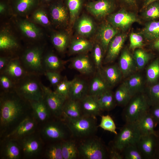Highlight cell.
Here are the masks:
<instances>
[{"label":"cell","instance_id":"7dc6e473","mask_svg":"<svg viewBox=\"0 0 159 159\" xmlns=\"http://www.w3.org/2000/svg\"><path fill=\"white\" fill-rule=\"evenodd\" d=\"M147 77L150 82L156 81L159 76V60L157 59L152 63L147 70Z\"/></svg>","mask_w":159,"mask_h":159},{"label":"cell","instance_id":"8fae6325","mask_svg":"<svg viewBox=\"0 0 159 159\" xmlns=\"http://www.w3.org/2000/svg\"><path fill=\"white\" fill-rule=\"evenodd\" d=\"M42 50L41 48L35 47L27 50L23 57L25 66L34 72H41L43 69Z\"/></svg>","mask_w":159,"mask_h":159},{"label":"cell","instance_id":"6f0895ef","mask_svg":"<svg viewBox=\"0 0 159 159\" xmlns=\"http://www.w3.org/2000/svg\"><path fill=\"white\" fill-rule=\"evenodd\" d=\"M108 150V158L110 159H123L121 153L115 149L111 145Z\"/></svg>","mask_w":159,"mask_h":159},{"label":"cell","instance_id":"ab89813d","mask_svg":"<svg viewBox=\"0 0 159 159\" xmlns=\"http://www.w3.org/2000/svg\"><path fill=\"white\" fill-rule=\"evenodd\" d=\"M92 48V44L89 41L83 39L73 41L71 43L70 49L74 53L82 52L88 51Z\"/></svg>","mask_w":159,"mask_h":159},{"label":"cell","instance_id":"11a10c76","mask_svg":"<svg viewBox=\"0 0 159 159\" xmlns=\"http://www.w3.org/2000/svg\"><path fill=\"white\" fill-rule=\"evenodd\" d=\"M0 84L2 88L4 90H8L13 87L14 85L13 81L7 76L2 74L0 77Z\"/></svg>","mask_w":159,"mask_h":159},{"label":"cell","instance_id":"60d3db41","mask_svg":"<svg viewBox=\"0 0 159 159\" xmlns=\"http://www.w3.org/2000/svg\"><path fill=\"white\" fill-rule=\"evenodd\" d=\"M44 63L47 71L56 72L62 66L61 61L59 58L52 53L48 54L45 57Z\"/></svg>","mask_w":159,"mask_h":159},{"label":"cell","instance_id":"4fadbf2b","mask_svg":"<svg viewBox=\"0 0 159 159\" xmlns=\"http://www.w3.org/2000/svg\"><path fill=\"white\" fill-rule=\"evenodd\" d=\"M2 72L3 74L7 76L13 81L17 82L28 75L18 59L9 60Z\"/></svg>","mask_w":159,"mask_h":159},{"label":"cell","instance_id":"9c48e42d","mask_svg":"<svg viewBox=\"0 0 159 159\" xmlns=\"http://www.w3.org/2000/svg\"><path fill=\"white\" fill-rule=\"evenodd\" d=\"M116 3L115 0H95L85 4L87 10L95 17L102 18L109 14L115 9Z\"/></svg>","mask_w":159,"mask_h":159},{"label":"cell","instance_id":"8992f818","mask_svg":"<svg viewBox=\"0 0 159 159\" xmlns=\"http://www.w3.org/2000/svg\"><path fill=\"white\" fill-rule=\"evenodd\" d=\"M79 154L85 159H105L108 158V150L98 139H91L81 143Z\"/></svg>","mask_w":159,"mask_h":159},{"label":"cell","instance_id":"f907efd6","mask_svg":"<svg viewBox=\"0 0 159 159\" xmlns=\"http://www.w3.org/2000/svg\"><path fill=\"white\" fill-rule=\"evenodd\" d=\"M150 106L159 104V84L153 86L146 95Z\"/></svg>","mask_w":159,"mask_h":159},{"label":"cell","instance_id":"4dcf8cb0","mask_svg":"<svg viewBox=\"0 0 159 159\" xmlns=\"http://www.w3.org/2000/svg\"><path fill=\"white\" fill-rule=\"evenodd\" d=\"M98 103L102 111H109L113 109L117 105L114 94L110 90L97 97Z\"/></svg>","mask_w":159,"mask_h":159},{"label":"cell","instance_id":"9a60e30c","mask_svg":"<svg viewBox=\"0 0 159 159\" xmlns=\"http://www.w3.org/2000/svg\"><path fill=\"white\" fill-rule=\"evenodd\" d=\"M80 100L83 115L95 117L100 114L102 111L97 97L90 95H86Z\"/></svg>","mask_w":159,"mask_h":159},{"label":"cell","instance_id":"db71d44e","mask_svg":"<svg viewBox=\"0 0 159 159\" xmlns=\"http://www.w3.org/2000/svg\"><path fill=\"white\" fill-rule=\"evenodd\" d=\"M45 75L50 83L53 85L57 86L61 82V76L57 72L47 71Z\"/></svg>","mask_w":159,"mask_h":159},{"label":"cell","instance_id":"52a82bcc","mask_svg":"<svg viewBox=\"0 0 159 159\" xmlns=\"http://www.w3.org/2000/svg\"><path fill=\"white\" fill-rule=\"evenodd\" d=\"M109 23L118 30L125 31L128 29L135 22H139L136 15L132 12L122 8L115 13L109 16Z\"/></svg>","mask_w":159,"mask_h":159},{"label":"cell","instance_id":"cb8c5ba5","mask_svg":"<svg viewBox=\"0 0 159 159\" xmlns=\"http://www.w3.org/2000/svg\"><path fill=\"white\" fill-rule=\"evenodd\" d=\"M79 100H69L65 102L63 109L64 115L72 118H79L83 114Z\"/></svg>","mask_w":159,"mask_h":159},{"label":"cell","instance_id":"5bb4252c","mask_svg":"<svg viewBox=\"0 0 159 159\" xmlns=\"http://www.w3.org/2000/svg\"><path fill=\"white\" fill-rule=\"evenodd\" d=\"M127 37L125 33L118 34L111 40L108 46V52L105 62H112L118 56Z\"/></svg>","mask_w":159,"mask_h":159},{"label":"cell","instance_id":"ba28073f","mask_svg":"<svg viewBox=\"0 0 159 159\" xmlns=\"http://www.w3.org/2000/svg\"><path fill=\"white\" fill-rule=\"evenodd\" d=\"M41 85L43 99L50 112L55 116L60 115L67 99L43 84Z\"/></svg>","mask_w":159,"mask_h":159},{"label":"cell","instance_id":"680465c9","mask_svg":"<svg viewBox=\"0 0 159 159\" xmlns=\"http://www.w3.org/2000/svg\"><path fill=\"white\" fill-rule=\"evenodd\" d=\"M118 0L122 4L129 7L136 9L139 5L140 0Z\"/></svg>","mask_w":159,"mask_h":159},{"label":"cell","instance_id":"603a6c76","mask_svg":"<svg viewBox=\"0 0 159 159\" xmlns=\"http://www.w3.org/2000/svg\"><path fill=\"white\" fill-rule=\"evenodd\" d=\"M109 86L104 77L97 75L95 76L91 81L90 86L89 95L98 97L109 90Z\"/></svg>","mask_w":159,"mask_h":159},{"label":"cell","instance_id":"d4e9b609","mask_svg":"<svg viewBox=\"0 0 159 159\" xmlns=\"http://www.w3.org/2000/svg\"><path fill=\"white\" fill-rule=\"evenodd\" d=\"M12 7L17 13L24 14L37 7L40 0H10Z\"/></svg>","mask_w":159,"mask_h":159},{"label":"cell","instance_id":"7bdbcfd3","mask_svg":"<svg viewBox=\"0 0 159 159\" xmlns=\"http://www.w3.org/2000/svg\"><path fill=\"white\" fill-rule=\"evenodd\" d=\"M150 55L141 49H136L134 52L133 58L138 67L143 68L149 61Z\"/></svg>","mask_w":159,"mask_h":159},{"label":"cell","instance_id":"be15d7a7","mask_svg":"<svg viewBox=\"0 0 159 159\" xmlns=\"http://www.w3.org/2000/svg\"><path fill=\"white\" fill-rule=\"evenodd\" d=\"M152 47L155 49L159 51V37L155 40L152 42Z\"/></svg>","mask_w":159,"mask_h":159},{"label":"cell","instance_id":"d6986e66","mask_svg":"<svg viewBox=\"0 0 159 159\" xmlns=\"http://www.w3.org/2000/svg\"><path fill=\"white\" fill-rule=\"evenodd\" d=\"M149 111L143 115L135 122L141 135H156V131L154 129L155 124Z\"/></svg>","mask_w":159,"mask_h":159},{"label":"cell","instance_id":"9f6ffc18","mask_svg":"<svg viewBox=\"0 0 159 159\" xmlns=\"http://www.w3.org/2000/svg\"><path fill=\"white\" fill-rule=\"evenodd\" d=\"M150 108L149 112L152 117L155 124L159 125V104L153 105Z\"/></svg>","mask_w":159,"mask_h":159},{"label":"cell","instance_id":"f1b7e54d","mask_svg":"<svg viewBox=\"0 0 159 159\" xmlns=\"http://www.w3.org/2000/svg\"><path fill=\"white\" fill-rule=\"evenodd\" d=\"M122 74L119 68L116 65L109 66L103 71V76L109 86H113L120 80Z\"/></svg>","mask_w":159,"mask_h":159},{"label":"cell","instance_id":"681fc988","mask_svg":"<svg viewBox=\"0 0 159 159\" xmlns=\"http://www.w3.org/2000/svg\"><path fill=\"white\" fill-rule=\"evenodd\" d=\"M143 37L141 34L131 32L130 35V48L134 50L142 47L143 45Z\"/></svg>","mask_w":159,"mask_h":159},{"label":"cell","instance_id":"e7e4bbea","mask_svg":"<svg viewBox=\"0 0 159 159\" xmlns=\"http://www.w3.org/2000/svg\"><path fill=\"white\" fill-rule=\"evenodd\" d=\"M159 1V0H146L142 7V9H143L151 3L155 1Z\"/></svg>","mask_w":159,"mask_h":159},{"label":"cell","instance_id":"f6af8a7d","mask_svg":"<svg viewBox=\"0 0 159 159\" xmlns=\"http://www.w3.org/2000/svg\"><path fill=\"white\" fill-rule=\"evenodd\" d=\"M104 130L109 131L115 134H117L116 131V127L113 119L108 115L101 116L100 122L99 126Z\"/></svg>","mask_w":159,"mask_h":159},{"label":"cell","instance_id":"03108f58","mask_svg":"<svg viewBox=\"0 0 159 159\" xmlns=\"http://www.w3.org/2000/svg\"><path fill=\"white\" fill-rule=\"evenodd\" d=\"M55 0H40V4L42 5H49Z\"/></svg>","mask_w":159,"mask_h":159},{"label":"cell","instance_id":"f5cc1de1","mask_svg":"<svg viewBox=\"0 0 159 159\" xmlns=\"http://www.w3.org/2000/svg\"><path fill=\"white\" fill-rule=\"evenodd\" d=\"M93 59L96 67L99 69L102 63V52L101 47L99 44H96L95 47L93 51Z\"/></svg>","mask_w":159,"mask_h":159},{"label":"cell","instance_id":"4316f807","mask_svg":"<svg viewBox=\"0 0 159 159\" xmlns=\"http://www.w3.org/2000/svg\"><path fill=\"white\" fill-rule=\"evenodd\" d=\"M30 102L35 115L39 120L44 121L49 117L50 111L43 98L39 100Z\"/></svg>","mask_w":159,"mask_h":159},{"label":"cell","instance_id":"2e32d148","mask_svg":"<svg viewBox=\"0 0 159 159\" xmlns=\"http://www.w3.org/2000/svg\"><path fill=\"white\" fill-rule=\"evenodd\" d=\"M44 135L52 140H59L64 138L66 132L64 126L57 122H51L47 124L42 130Z\"/></svg>","mask_w":159,"mask_h":159},{"label":"cell","instance_id":"7a4b0ae2","mask_svg":"<svg viewBox=\"0 0 159 159\" xmlns=\"http://www.w3.org/2000/svg\"><path fill=\"white\" fill-rule=\"evenodd\" d=\"M0 111L1 125L8 126L20 117L23 111V106L17 98L5 97L1 100Z\"/></svg>","mask_w":159,"mask_h":159},{"label":"cell","instance_id":"d6a6232c","mask_svg":"<svg viewBox=\"0 0 159 159\" xmlns=\"http://www.w3.org/2000/svg\"><path fill=\"white\" fill-rule=\"evenodd\" d=\"M132 96L141 93L143 79L141 75L135 74L131 76L125 82Z\"/></svg>","mask_w":159,"mask_h":159},{"label":"cell","instance_id":"277c9868","mask_svg":"<svg viewBox=\"0 0 159 159\" xmlns=\"http://www.w3.org/2000/svg\"><path fill=\"white\" fill-rule=\"evenodd\" d=\"M95 117L83 115L72 118L64 115L67 127L74 136L79 138L89 136L95 132L97 127Z\"/></svg>","mask_w":159,"mask_h":159},{"label":"cell","instance_id":"5b68a950","mask_svg":"<svg viewBox=\"0 0 159 159\" xmlns=\"http://www.w3.org/2000/svg\"><path fill=\"white\" fill-rule=\"evenodd\" d=\"M141 136L135 122H125L110 145L121 153L123 149L127 145L137 143Z\"/></svg>","mask_w":159,"mask_h":159},{"label":"cell","instance_id":"f35d334b","mask_svg":"<svg viewBox=\"0 0 159 159\" xmlns=\"http://www.w3.org/2000/svg\"><path fill=\"white\" fill-rule=\"evenodd\" d=\"M18 46L17 42L11 35L6 32L1 33L0 49L1 50H10Z\"/></svg>","mask_w":159,"mask_h":159},{"label":"cell","instance_id":"44dd1931","mask_svg":"<svg viewBox=\"0 0 159 159\" xmlns=\"http://www.w3.org/2000/svg\"><path fill=\"white\" fill-rule=\"evenodd\" d=\"M134 59L128 50H124L121 54L119 62V68L124 77L130 74L135 68Z\"/></svg>","mask_w":159,"mask_h":159},{"label":"cell","instance_id":"816d5d0a","mask_svg":"<svg viewBox=\"0 0 159 159\" xmlns=\"http://www.w3.org/2000/svg\"><path fill=\"white\" fill-rule=\"evenodd\" d=\"M71 82V80H66L61 82L56 86L55 91L66 99L68 98Z\"/></svg>","mask_w":159,"mask_h":159},{"label":"cell","instance_id":"30bf717a","mask_svg":"<svg viewBox=\"0 0 159 159\" xmlns=\"http://www.w3.org/2000/svg\"><path fill=\"white\" fill-rule=\"evenodd\" d=\"M143 159H156L157 140L156 135H142L137 143Z\"/></svg>","mask_w":159,"mask_h":159},{"label":"cell","instance_id":"484cf974","mask_svg":"<svg viewBox=\"0 0 159 159\" xmlns=\"http://www.w3.org/2000/svg\"><path fill=\"white\" fill-rule=\"evenodd\" d=\"M23 151L24 154L29 157L32 156L40 151L41 144L39 140L34 137L25 138L22 143Z\"/></svg>","mask_w":159,"mask_h":159},{"label":"cell","instance_id":"b9f144b4","mask_svg":"<svg viewBox=\"0 0 159 159\" xmlns=\"http://www.w3.org/2000/svg\"><path fill=\"white\" fill-rule=\"evenodd\" d=\"M52 41L55 47L60 52L65 50L68 43L67 36L65 34L62 33L53 35L52 37Z\"/></svg>","mask_w":159,"mask_h":159},{"label":"cell","instance_id":"e0dca14e","mask_svg":"<svg viewBox=\"0 0 159 159\" xmlns=\"http://www.w3.org/2000/svg\"><path fill=\"white\" fill-rule=\"evenodd\" d=\"M118 32V30L110 23L102 25L99 31L98 37L101 47L104 51H106L110 41Z\"/></svg>","mask_w":159,"mask_h":159},{"label":"cell","instance_id":"3957f363","mask_svg":"<svg viewBox=\"0 0 159 159\" xmlns=\"http://www.w3.org/2000/svg\"><path fill=\"white\" fill-rule=\"evenodd\" d=\"M28 75L14 84L16 92L20 97L30 101L42 99L41 83L36 78Z\"/></svg>","mask_w":159,"mask_h":159},{"label":"cell","instance_id":"f546056e","mask_svg":"<svg viewBox=\"0 0 159 159\" xmlns=\"http://www.w3.org/2000/svg\"><path fill=\"white\" fill-rule=\"evenodd\" d=\"M114 96L117 104L121 106H125L133 97L125 82L117 89Z\"/></svg>","mask_w":159,"mask_h":159},{"label":"cell","instance_id":"8d00e7d4","mask_svg":"<svg viewBox=\"0 0 159 159\" xmlns=\"http://www.w3.org/2000/svg\"><path fill=\"white\" fill-rule=\"evenodd\" d=\"M143 17L149 21L159 19V1L153 2L143 9Z\"/></svg>","mask_w":159,"mask_h":159},{"label":"cell","instance_id":"ee69618b","mask_svg":"<svg viewBox=\"0 0 159 159\" xmlns=\"http://www.w3.org/2000/svg\"><path fill=\"white\" fill-rule=\"evenodd\" d=\"M20 150L17 144L10 141L6 144L4 151L5 157L8 159H17L20 156Z\"/></svg>","mask_w":159,"mask_h":159},{"label":"cell","instance_id":"836d02e7","mask_svg":"<svg viewBox=\"0 0 159 159\" xmlns=\"http://www.w3.org/2000/svg\"><path fill=\"white\" fill-rule=\"evenodd\" d=\"M62 150L63 159H74L79 154L78 148L75 143L67 141L61 144Z\"/></svg>","mask_w":159,"mask_h":159},{"label":"cell","instance_id":"91938a15","mask_svg":"<svg viewBox=\"0 0 159 159\" xmlns=\"http://www.w3.org/2000/svg\"><path fill=\"white\" fill-rule=\"evenodd\" d=\"M9 61L6 57H1L0 58V70L1 72L4 70Z\"/></svg>","mask_w":159,"mask_h":159},{"label":"cell","instance_id":"7c38bea8","mask_svg":"<svg viewBox=\"0 0 159 159\" xmlns=\"http://www.w3.org/2000/svg\"><path fill=\"white\" fill-rule=\"evenodd\" d=\"M49 6L52 19L55 23L59 25L67 24L68 19V9L63 0H55Z\"/></svg>","mask_w":159,"mask_h":159},{"label":"cell","instance_id":"83f0119b","mask_svg":"<svg viewBox=\"0 0 159 159\" xmlns=\"http://www.w3.org/2000/svg\"><path fill=\"white\" fill-rule=\"evenodd\" d=\"M141 34L147 41L153 42L159 37V20L149 21L145 24Z\"/></svg>","mask_w":159,"mask_h":159},{"label":"cell","instance_id":"74e56055","mask_svg":"<svg viewBox=\"0 0 159 159\" xmlns=\"http://www.w3.org/2000/svg\"><path fill=\"white\" fill-rule=\"evenodd\" d=\"M94 26L92 20L90 18L85 16L79 21L77 26L78 33L83 36L91 34L94 29Z\"/></svg>","mask_w":159,"mask_h":159},{"label":"cell","instance_id":"e575fe53","mask_svg":"<svg viewBox=\"0 0 159 159\" xmlns=\"http://www.w3.org/2000/svg\"><path fill=\"white\" fill-rule=\"evenodd\" d=\"M85 0H63L69 10L71 22L73 23L82 7Z\"/></svg>","mask_w":159,"mask_h":159},{"label":"cell","instance_id":"ffe728a7","mask_svg":"<svg viewBox=\"0 0 159 159\" xmlns=\"http://www.w3.org/2000/svg\"><path fill=\"white\" fill-rule=\"evenodd\" d=\"M87 89L86 84L84 80L78 78H74L71 80L69 98L80 100L86 95Z\"/></svg>","mask_w":159,"mask_h":159},{"label":"cell","instance_id":"94428289","mask_svg":"<svg viewBox=\"0 0 159 159\" xmlns=\"http://www.w3.org/2000/svg\"><path fill=\"white\" fill-rule=\"evenodd\" d=\"M7 1L2 0L0 2V13L2 14L4 13L7 10L9 5Z\"/></svg>","mask_w":159,"mask_h":159},{"label":"cell","instance_id":"d590c367","mask_svg":"<svg viewBox=\"0 0 159 159\" xmlns=\"http://www.w3.org/2000/svg\"><path fill=\"white\" fill-rule=\"evenodd\" d=\"M121 153L123 159H143L137 143H132L126 146Z\"/></svg>","mask_w":159,"mask_h":159},{"label":"cell","instance_id":"ac0fdd59","mask_svg":"<svg viewBox=\"0 0 159 159\" xmlns=\"http://www.w3.org/2000/svg\"><path fill=\"white\" fill-rule=\"evenodd\" d=\"M35 123L32 118L27 117L24 119L11 133L7 138H20L28 134L34 130Z\"/></svg>","mask_w":159,"mask_h":159},{"label":"cell","instance_id":"6da1fadb","mask_svg":"<svg viewBox=\"0 0 159 159\" xmlns=\"http://www.w3.org/2000/svg\"><path fill=\"white\" fill-rule=\"evenodd\" d=\"M122 117L125 122H136L149 111L150 105L146 95L140 93L133 96L125 106Z\"/></svg>","mask_w":159,"mask_h":159},{"label":"cell","instance_id":"bcb514c9","mask_svg":"<svg viewBox=\"0 0 159 159\" xmlns=\"http://www.w3.org/2000/svg\"><path fill=\"white\" fill-rule=\"evenodd\" d=\"M43 7H39L34 12L32 17L36 22L44 26L49 25L50 21Z\"/></svg>","mask_w":159,"mask_h":159},{"label":"cell","instance_id":"c3c4849f","mask_svg":"<svg viewBox=\"0 0 159 159\" xmlns=\"http://www.w3.org/2000/svg\"><path fill=\"white\" fill-rule=\"evenodd\" d=\"M47 158L49 159H63L61 144H57L50 146L46 152Z\"/></svg>","mask_w":159,"mask_h":159},{"label":"cell","instance_id":"1f68e13d","mask_svg":"<svg viewBox=\"0 0 159 159\" xmlns=\"http://www.w3.org/2000/svg\"><path fill=\"white\" fill-rule=\"evenodd\" d=\"M19 27L22 33L29 38L37 39L41 36L39 29L33 23L27 21H21L19 24Z\"/></svg>","mask_w":159,"mask_h":159},{"label":"cell","instance_id":"7402d4cb","mask_svg":"<svg viewBox=\"0 0 159 159\" xmlns=\"http://www.w3.org/2000/svg\"><path fill=\"white\" fill-rule=\"evenodd\" d=\"M72 66L84 74H90L93 70L92 64L89 57L86 55H81L74 58L72 62Z\"/></svg>","mask_w":159,"mask_h":159},{"label":"cell","instance_id":"6125c7cd","mask_svg":"<svg viewBox=\"0 0 159 159\" xmlns=\"http://www.w3.org/2000/svg\"><path fill=\"white\" fill-rule=\"evenodd\" d=\"M156 136L157 140V149L156 159H159V128L156 131Z\"/></svg>","mask_w":159,"mask_h":159}]
</instances>
